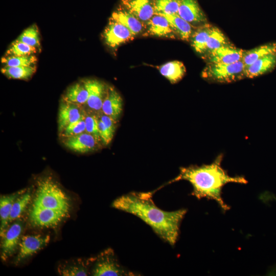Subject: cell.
Returning <instances> with one entry per match:
<instances>
[{
    "label": "cell",
    "mask_w": 276,
    "mask_h": 276,
    "mask_svg": "<svg viewBox=\"0 0 276 276\" xmlns=\"http://www.w3.org/2000/svg\"><path fill=\"white\" fill-rule=\"evenodd\" d=\"M245 68L242 60L231 64L208 63L202 77L212 82L231 83L246 78Z\"/></svg>",
    "instance_id": "277c9868"
},
{
    "label": "cell",
    "mask_w": 276,
    "mask_h": 276,
    "mask_svg": "<svg viewBox=\"0 0 276 276\" xmlns=\"http://www.w3.org/2000/svg\"><path fill=\"white\" fill-rule=\"evenodd\" d=\"M147 35L159 37L175 38L176 34L168 19L161 14H155L146 23Z\"/></svg>",
    "instance_id": "5bb4252c"
},
{
    "label": "cell",
    "mask_w": 276,
    "mask_h": 276,
    "mask_svg": "<svg viewBox=\"0 0 276 276\" xmlns=\"http://www.w3.org/2000/svg\"><path fill=\"white\" fill-rule=\"evenodd\" d=\"M123 110V100L120 94L113 87L107 88L101 110L103 113L115 121L119 119Z\"/></svg>",
    "instance_id": "ac0fdd59"
},
{
    "label": "cell",
    "mask_w": 276,
    "mask_h": 276,
    "mask_svg": "<svg viewBox=\"0 0 276 276\" xmlns=\"http://www.w3.org/2000/svg\"><path fill=\"white\" fill-rule=\"evenodd\" d=\"M25 190L19 191L9 195H3L0 198V234L2 236L9 226V218L15 199Z\"/></svg>",
    "instance_id": "603a6c76"
},
{
    "label": "cell",
    "mask_w": 276,
    "mask_h": 276,
    "mask_svg": "<svg viewBox=\"0 0 276 276\" xmlns=\"http://www.w3.org/2000/svg\"><path fill=\"white\" fill-rule=\"evenodd\" d=\"M169 21L176 35L183 40L189 41L196 27L193 26L178 15L161 14Z\"/></svg>",
    "instance_id": "7402d4cb"
},
{
    "label": "cell",
    "mask_w": 276,
    "mask_h": 276,
    "mask_svg": "<svg viewBox=\"0 0 276 276\" xmlns=\"http://www.w3.org/2000/svg\"><path fill=\"white\" fill-rule=\"evenodd\" d=\"M244 51L228 44L204 54V59L208 63H234L242 60Z\"/></svg>",
    "instance_id": "30bf717a"
},
{
    "label": "cell",
    "mask_w": 276,
    "mask_h": 276,
    "mask_svg": "<svg viewBox=\"0 0 276 276\" xmlns=\"http://www.w3.org/2000/svg\"><path fill=\"white\" fill-rule=\"evenodd\" d=\"M16 40L35 48L39 47V35L37 26L35 25H33L27 28Z\"/></svg>",
    "instance_id": "1f68e13d"
},
{
    "label": "cell",
    "mask_w": 276,
    "mask_h": 276,
    "mask_svg": "<svg viewBox=\"0 0 276 276\" xmlns=\"http://www.w3.org/2000/svg\"><path fill=\"white\" fill-rule=\"evenodd\" d=\"M99 142L94 135L85 131L66 137L64 145L73 151L85 153L96 150L99 146Z\"/></svg>",
    "instance_id": "7c38bea8"
},
{
    "label": "cell",
    "mask_w": 276,
    "mask_h": 276,
    "mask_svg": "<svg viewBox=\"0 0 276 276\" xmlns=\"http://www.w3.org/2000/svg\"><path fill=\"white\" fill-rule=\"evenodd\" d=\"M158 70L160 74L171 83L180 81L186 72L183 63L177 60L167 62L159 66Z\"/></svg>",
    "instance_id": "cb8c5ba5"
},
{
    "label": "cell",
    "mask_w": 276,
    "mask_h": 276,
    "mask_svg": "<svg viewBox=\"0 0 276 276\" xmlns=\"http://www.w3.org/2000/svg\"><path fill=\"white\" fill-rule=\"evenodd\" d=\"M32 198L30 190L25 191L14 202L9 218V224L15 221L20 217L30 203Z\"/></svg>",
    "instance_id": "4316f807"
},
{
    "label": "cell",
    "mask_w": 276,
    "mask_h": 276,
    "mask_svg": "<svg viewBox=\"0 0 276 276\" xmlns=\"http://www.w3.org/2000/svg\"><path fill=\"white\" fill-rule=\"evenodd\" d=\"M100 119L104 124L110 136L113 138L117 121L104 113L100 117Z\"/></svg>",
    "instance_id": "8d00e7d4"
},
{
    "label": "cell",
    "mask_w": 276,
    "mask_h": 276,
    "mask_svg": "<svg viewBox=\"0 0 276 276\" xmlns=\"http://www.w3.org/2000/svg\"><path fill=\"white\" fill-rule=\"evenodd\" d=\"M30 208H41L65 213L71 209L69 197L54 180L50 177L39 179Z\"/></svg>",
    "instance_id": "3957f363"
},
{
    "label": "cell",
    "mask_w": 276,
    "mask_h": 276,
    "mask_svg": "<svg viewBox=\"0 0 276 276\" xmlns=\"http://www.w3.org/2000/svg\"><path fill=\"white\" fill-rule=\"evenodd\" d=\"M178 15L192 25H201L206 23V16L197 0H178Z\"/></svg>",
    "instance_id": "8fae6325"
},
{
    "label": "cell",
    "mask_w": 276,
    "mask_h": 276,
    "mask_svg": "<svg viewBox=\"0 0 276 276\" xmlns=\"http://www.w3.org/2000/svg\"><path fill=\"white\" fill-rule=\"evenodd\" d=\"M103 36L105 43L111 48H117L134 37L128 28L110 18Z\"/></svg>",
    "instance_id": "9c48e42d"
},
{
    "label": "cell",
    "mask_w": 276,
    "mask_h": 276,
    "mask_svg": "<svg viewBox=\"0 0 276 276\" xmlns=\"http://www.w3.org/2000/svg\"><path fill=\"white\" fill-rule=\"evenodd\" d=\"M36 52V48L15 40L7 50L6 56H29L33 55Z\"/></svg>",
    "instance_id": "d6a6232c"
},
{
    "label": "cell",
    "mask_w": 276,
    "mask_h": 276,
    "mask_svg": "<svg viewBox=\"0 0 276 276\" xmlns=\"http://www.w3.org/2000/svg\"><path fill=\"white\" fill-rule=\"evenodd\" d=\"M121 5L145 24L155 14L152 0H121Z\"/></svg>",
    "instance_id": "4fadbf2b"
},
{
    "label": "cell",
    "mask_w": 276,
    "mask_h": 276,
    "mask_svg": "<svg viewBox=\"0 0 276 276\" xmlns=\"http://www.w3.org/2000/svg\"><path fill=\"white\" fill-rule=\"evenodd\" d=\"M49 235H27L21 237L18 251L14 263L19 264L29 257L37 252L49 242Z\"/></svg>",
    "instance_id": "8992f818"
},
{
    "label": "cell",
    "mask_w": 276,
    "mask_h": 276,
    "mask_svg": "<svg viewBox=\"0 0 276 276\" xmlns=\"http://www.w3.org/2000/svg\"><path fill=\"white\" fill-rule=\"evenodd\" d=\"M110 18L124 25L134 36L141 34L146 30V24L141 21L121 5L113 12Z\"/></svg>",
    "instance_id": "2e32d148"
},
{
    "label": "cell",
    "mask_w": 276,
    "mask_h": 276,
    "mask_svg": "<svg viewBox=\"0 0 276 276\" xmlns=\"http://www.w3.org/2000/svg\"><path fill=\"white\" fill-rule=\"evenodd\" d=\"M36 61L37 58L34 55L23 56L5 55L1 59L2 63L7 66H33Z\"/></svg>",
    "instance_id": "4dcf8cb0"
},
{
    "label": "cell",
    "mask_w": 276,
    "mask_h": 276,
    "mask_svg": "<svg viewBox=\"0 0 276 276\" xmlns=\"http://www.w3.org/2000/svg\"><path fill=\"white\" fill-rule=\"evenodd\" d=\"M82 83L88 91L87 106L95 111L101 110L107 89L105 85L95 79L85 80Z\"/></svg>",
    "instance_id": "9a60e30c"
},
{
    "label": "cell",
    "mask_w": 276,
    "mask_h": 276,
    "mask_svg": "<svg viewBox=\"0 0 276 276\" xmlns=\"http://www.w3.org/2000/svg\"><path fill=\"white\" fill-rule=\"evenodd\" d=\"M23 226L22 220L18 219L8 226L4 234L1 236V258L3 261H6L12 256L18 248Z\"/></svg>",
    "instance_id": "ba28073f"
},
{
    "label": "cell",
    "mask_w": 276,
    "mask_h": 276,
    "mask_svg": "<svg viewBox=\"0 0 276 276\" xmlns=\"http://www.w3.org/2000/svg\"><path fill=\"white\" fill-rule=\"evenodd\" d=\"M275 52L276 42L268 43L250 50L245 51L242 61L245 67H247L259 58Z\"/></svg>",
    "instance_id": "d4e9b609"
},
{
    "label": "cell",
    "mask_w": 276,
    "mask_h": 276,
    "mask_svg": "<svg viewBox=\"0 0 276 276\" xmlns=\"http://www.w3.org/2000/svg\"><path fill=\"white\" fill-rule=\"evenodd\" d=\"M228 44L230 43L224 34L218 28L214 26L206 43L205 54Z\"/></svg>",
    "instance_id": "f1b7e54d"
},
{
    "label": "cell",
    "mask_w": 276,
    "mask_h": 276,
    "mask_svg": "<svg viewBox=\"0 0 276 276\" xmlns=\"http://www.w3.org/2000/svg\"><path fill=\"white\" fill-rule=\"evenodd\" d=\"M85 115L78 121L68 125L61 132L66 137L74 136L85 132Z\"/></svg>",
    "instance_id": "836d02e7"
},
{
    "label": "cell",
    "mask_w": 276,
    "mask_h": 276,
    "mask_svg": "<svg viewBox=\"0 0 276 276\" xmlns=\"http://www.w3.org/2000/svg\"><path fill=\"white\" fill-rule=\"evenodd\" d=\"M276 66V52L263 56L245 68L246 78H254L271 71Z\"/></svg>",
    "instance_id": "d6986e66"
},
{
    "label": "cell",
    "mask_w": 276,
    "mask_h": 276,
    "mask_svg": "<svg viewBox=\"0 0 276 276\" xmlns=\"http://www.w3.org/2000/svg\"><path fill=\"white\" fill-rule=\"evenodd\" d=\"M79 105L64 100L59 106L58 124V131L61 133L70 124L78 121L84 115Z\"/></svg>",
    "instance_id": "e0dca14e"
},
{
    "label": "cell",
    "mask_w": 276,
    "mask_h": 276,
    "mask_svg": "<svg viewBox=\"0 0 276 276\" xmlns=\"http://www.w3.org/2000/svg\"><path fill=\"white\" fill-rule=\"evenodd\" d=\"M112 206L140 218L172 246L177 240L180 224L187 213L186 209L162 210L155 204L150 192L129 193L116 199Z\"/></svg>",
    "instance_id": "6da1fadb"
},
{
    "label": "cell",
    "mask_w": 276,
    "mask_h": 276,
    "mask_svg": "<svg viewBox=\"0 0 276 276\" xmlns=\"http://www.w3.org/2000/svg\"><path fill=\"white\" fill-rule=\"evenodd\" d=\"M91 274L94 276L132 275L119 263L113 250L108 248L101 252L94 262Z\"/></svg>",
    "instance_id": "5b68a950"
},
{
    "label": "cell",
    "mask_w": 276,
    "mask_h": 276,
    "mask_svg": "<svg viewBox=\"0 0 276 276\" xmlns=\"http://www.w3.org/2000/svg\"><path fill=\"white\" fill-rule=\"evenodd\" d=\"M85 131L101 141L99 132L98 118L95 115L85 116Z\"/></svg>",
    "instance_id": "e575fe53"
},
{
    "label": "cell",
    "mask_w": 276,
    "mask_h": 276,
    "mask_svg": "<svg viewBox=\"0 0 276 276\" xmlns=\"http://www.w3.org/2000/svg\"><path fill=\"white\" fill-rule=\"evenodd\" d=\"M155 14L178 15V0H152Z\"/></svg>",
    "instance_id": "f546056e"
},
{
    "label": "cell",
    "mask_w": 276,
    "mask_h": 276,
    "mask_svg": "<svg viewBox=\"0 0 276 276\" xmlns=\"http://www.w3.org/2000/svg\"><path fill=\"white\" fill-rule=\"evenodd\" d=\"M69 215L59 211L41 208H30L29 221L32 226L39 228L55 227Z\"/></svg>",
    "instance_id": "52a82bcc"
},
{
    "label": "cell",
    "mask_w": 276,
    "mask_h": 276,
    "mask_svg": "<svg viewBox=\"0 0 276 276\" xmlns=\"http://www.w3.org/2000/svg\"><path fill=\"white\" fill-rule=\"evenodd\" d=\"M98 127L101 141L104 145H108L111 141L112 138L109 135L104 124L100 118L98 119Z\"/></svg>",
    "instance_id": "d590c367"
},
{
    "label": "cell",
    "mask_w": 276,
    "mask_h": 276,
    "mask_svg": "<svg viewBox=\"0 0 276 276\" xmlns=\"http://www.w3.org/2000/svg\"><path fill=\"white\" fill-rule=\"evenodd\" d=\"M223 154L218 155L210 164L200 166L182 167L179 175L173 181L180 180L188 181L193 187L191 195L200 199L206 198L217 202L225 211L229 209L222 197V189L229 182L246 184L248 182L243 176H229L221 166Z\"/></svg>",
    "instance_id": "7a4b0ae2"
},
{
    "label": "cell",
    "mask_w": 276,
    "mask_h": 276,
    "mask_svg": "<svg viewBox=\"0 0 276 276\" xmlns=\"http://www.w3.org/2000/svg\"><path fill=\"white\" fill-rule=\"evenodd\" d=\"M213 27L206 22L198 26L195 29L190 40L192 47L197 53L205 54L206 43Z\"/></svg>",
    "instance_id": "44dd1931"
},
{
    "label": "cell",
    "mask_w": 276,
    "mask_h": 276,
    "mask_svg": "<svg viewBox=\"0 0 276 276\" xmlns=\"http://www.w3.org/2000/svg\"><path fill=\"white\" fill-rule=\"evenodd\" d=\"M88 91L84 84L75 83L68 88L63 100L78 105L86 103L88 99Z\"/></svg>",
    "instance_id": "484cf974"
},
{
    "label": "cell",
    "mask_w": 276,
    "mask_h": 276,
    "mask_svg": "<svg viewBox=\"0 0 276 276\" xmlns=\"http://www.w3.org/2000/svg\"><path fill=\"white\" fill-rule=\"evenodd\" d=\"M34 65L26 66H7L1 68V72L10 79L27 80L35 72Z\"/></svg>",
    "instance_id": "83f0119b"
},
{
    "label": "cell",
    "mask_w": 276,
    "mask_h": 276,
    "mask_svg": "<svg viewBox=\"0 0 276 276\" xmlns=\"http://www.w3.org/2000/svg\"><path fill=\"white\" fill-rule=\"evenodd\" d=\"M96 258L87 260L78 259L76 261L68 262L58 266V271L60 275L63 276L87 275L88 266L94 262Z\"/></svg>",
    "instance_id": "ffe728a7"
}]
</instances>
